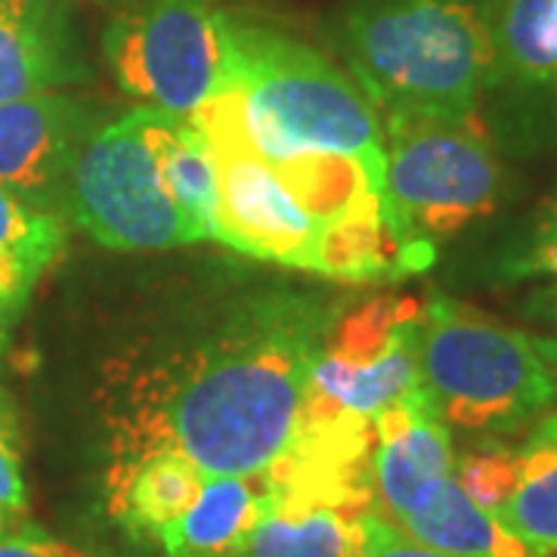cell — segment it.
<instances>
[{
  "mask_svg": "<svg viewBox=\"0 0 557 557\" xmlns=\"http://www.w3.org/2000/svg\"><path fill=\"white\" fill-rule=\"evenodd\" d=\"M332 319L300 298L255 300L146 369L119 418V458L174 449L201 474H263L298 437Z\"/></svg>",
  "mask_w": 557,
  "mask_h": 557,
  "instance_id": "obj_1",
  "label": "cell"
},
{
  "mask_svg": "<svg viewBox=\"0 0 557 557\" xmlns=\"http://www.w3.org/2000/svg\"><path fill=\"white\" fill-rule=\"evenodd\" d=\"M189 121L248 146L325 226L366 211L384 180V124L354 75L230 10L218 90Z\"/></svg>",
  "mask_w": 557,
  "mask_h": 557,
  "instance_id": "obj_2",
  "label": "cell"
},
{
  "mask_svg": "<svg viewBox=\"0 0 557 557\" xmlns=\"http://www.w3.org/2000/svg\"><path fill=\"white\" fill-rule=\"evenodd\" d=\"M335 40L381 119L483 112L493 78L483 0H350Z\"/></svg>",
  "mask_w": 557,
  "mask_h": 557,
  "instance_id": "obj_3",
  "label": "cell"
},
{
  "mask_svg": "<svg viewBox=\"0 0 557 557\" xmlns=\"http://www.w3.org/2000/svg\"><path fill=\"white\" fill-rule=\"evenodd\" d=\"M421 387L449 428L502 437L555 409L557 369L530 332L434 295L421 310Z\"/></svg>",
  "mask_w": 557,
  "mask_h": 557,
  "instance_id": "obj_4",
  "label": "cell"
},
{
  "mask_svg": "<svg viewBox=\"0 0 557 557\" xmlns=\"http://www.w3.org/2000/svg\"><path fill=\"white\" fill-rule=\"evenodd\" d=\"M381 124L384 193L406 242L434 251L508 199V168L480 115H384Z\"/></svg>",
  "mask_w": 557,
  "mask_h": 557,
  "instance_id": "obj_5",
  "label": "cell"
},
{
  "mask_svg": "<svg viewBox=\"0 0 557 557\" xmlns=\"http://www.w3.org/2000/svg\"><path fill=\"white\" fill-rule=\"evenodd\" d=\"M171 112L139 106L97 124L65 180V205L81 230L115 251L189 245L168 180L164 134Z\"/></svg>",
  "mask_w": 557,
  "mask_h": 557,
  "instance_id": "obj_6",
  "label": "cell"
},
{
  "mask_svg": "<svg viewBox=\"0 0 557 557\" xmlns=\"http://www.w3.org/2000/svg\"><path fill=\"white\" fill-rule=\"evenodd\" d=\"M102 53L127 97L193 119L223 72V10L218 0H131L106 25Z\"/></svg>",
  "mask_w": 557,
  "mask_h": 557,
  "instance_id": "obj_7",
  "label": "cell"
},
{
  "mask_svg": "<svg viewBox=\"0 0 557 557\" xmlns=\"http://www.w3.org/2000/svg\"><path fill=\"white\" fill-rule=\"evenodd\" d=\"M493 78L483 121L502 152L557 149V0H483Z\"/></svg>",
  "mask_w": 557,
  "mask_h": 557,
  "instance_id": "obj_8",
  "label": "cell"
},
{
  "mask_svg": "<svg viewBox=\"0 0 557 557\" xmlns=\"http://www.w3.org/2000/svg\"><path fill=\"white\" fill-rule=\"evenodd\" d=\"M218 161V218L214 239L255 260L325 273L329 230L285 180L248 146L230 137H208Z\"/></svg>",
  "mask_w": 557,
  "mask_h": 557,
  "instance_id": "obj_9",
  "label": "cell"
},
{
  "mask_svg": "<svg viewBox=\"0 0 557 557\" xmlns=\"http://www.w3.org/2000/svg\"><path fill=\"white\" fill-rule=\"evenodd\" d=\"M453 428L440 418L424 387L384 406L372 418V493L381 518L399 523L428 505L453 478Z\"/></svg>",
  "mask_w": 557,
  "mask_h": 557,
  "instance_id": "obj_10",
  "label": "cell"
},
{
  "mask_svg": "<svg viewBox=\"0 0 557 557\" xmlns=\"http://www.w3.org/2000/svg\"><path fill=\"white\" fill-rule=\"evenodd\" d=\"M94 131L97 112L75 94L50 90L0 102V186L50 208Z\"/></svg>",
  "mask_w": 557,
  "mask_h": 557,
  "instance_id": "obj_11",
  "label": "cell"
},
{
  "mask_svg": "<svg viewBox=\"0 0 557 557\" xmlns=\"http://www.w3.org/2000/svg\"><path fill=\"white\" fill-rule=\"evenodd\" d=\"M81 78H87V62L65 0H0V102Z\"/></svg>",
  "mask_w": 557,
  "mask_h": 557,
  "instance_id": "obj_12",
  "label": "cell"
},
{
  "mask_svg": "<svg viewBox=\"0 0 557 557\" xmlns=\"http://www.w3.org/2000/svg\"><path fill=\"white\" fill-rule=\"evenodd\" d=\"M375 518V508L270 490L267 511L236 557H359Z\"/></svg>",
  "mask_w": 557,
  "mask_h": 557,
  "instance_id": "obj_13",
  "label": "cell"
},
{
  "mask_svg": "<svg viewBox=\"0 0 557 557\" xmlns=\"http://www.w3.org/2000/svg\"><path fill=\"white\" fill-rule=\"evenodd\" d=\"M270 486L263 474L205 478L186 515L159 533L164 557H236L267 511Z\"/></svg>",
  "mask_w": 557,
  "mask_h": 557,
  "instance_id": "obj_14",
  "label": "cell"
},
{
  "mask_svg": "<svg viewBox=\"0 0 557 557\" xmlns=\"http://www.w3.org/2000/svg\"><path fill=\"white\" fill-rule=\"evenodd\" d=\"M208 474L174 449L119 458L109 474V511L134 536H156L201 493Z\"/></svg>",
  "mask_w": 557,
  "mask_h": 557,
  "instance_id": "obj_15",
  "label": "cell"
},
{
  "mask_svg": "<svg viewBox=\"0 0 557 557\" xmlns=\"http://www.w3.org/2000/svg\"><path fill=\"white\" fill-rule=\"evenodd\" d=\"M65 248V223L50 208L0 186V313L13 317Z\"/></svg>",
  "mask_w": 557,
  "mask_h": 557,
  "instance_id": "obj_16",
  "label": "cell"
},
{
  "mask_svg": "<svg viewBox=\"0 0 557 557\" xmlns=\"http://www.w3.org/2000/svg\"><path fill=\"white\" fill-rule=\"evenodd\" d=\"M496 518L536 557H557V412L518 446V483Z\"/></svg>",
  "mask_w": 557,
  "mask_h": 557,
  "instance_id": "obj_17",
  "label": "cell"
},
{
  "mask_svg": "<svg viewBox=\"0 0 557 557\" xmlns=\"http://www.w3.org/2000/svg\"><path fill=\"white\" fill-rule=\"evenodd\" d=\"M397 527L421 545L453 557H536L502 527V520L465 496L456 478L446 480L437 496Z\"/></svg>",
  "mask_w": 557,
  "mask_h": 557,
  "instance_id": "obj_18",
  "label": "cell"
},
{
  "mask_svg": "<svg viewBox=\"0 0 557 557\" xmlns=\"http://www.w3.org/2000/svg\"><path fill=\"white\" fill-rule=\"evenodd\" d=\"M453 478L465 496L496 518L518 483V446H508L498 437H480L456 456Z\"/></svg>",
  "mask_w": 557,
  "mask_h": 557,
  "instance_id": "obj_19",
  "label": "cell"
},
{
  "mask_svg": "<svg viewBox=\"0 0 557 557\" xmlns=\"http://www.w3.org/2000/svg\"><path fill=\"white\" fill-rule=\"evenodd\" d=\"M502 282H557V193L539 205L496 258Z\"/></svg>",
  "mask_w": 557,
  "mask_h": 557,
  "instance_id": "obj_20",
  "label": "cell"
},
{
  "mask_svg": "<svg viewBox=\"0 0 557 557\" xmlns=\"http://www.w3.org/2000/svg\"><path fill=\"white\" fill-rule=\"evenodd\" d=\"M28 508L25 478H22V446L16 416L0 394V520L13 523Z\"/></svg>",
  "mask_w": 557,
  "mask_h": 557,
  "instance_id": "obj_21",
  "label": "cell"
},
{
  "mask_svg": "<svg viewBox=\"0 0 557 557\" xmlns=\"http://www.w3.org/2000/svg\"><path fill=\"white\" fill-rule=\"evenodd\" d=\"M520 317L530 322L542 357L557 369V282H542L536 292L520 304Z\"/></svg>",
  "mask_w": 557,
  "mask_h": 557,
  "instance_id": "obj_22",
  "label": "cell"
},
{
  "mask_svg": "<svg viewBox=\"0 0 557 557\" xmlns=\"http://www.w3.org/2000/svg\"><path fill=\"white\" fill-rule=\"evenodd\" d=\"M0 557H90L81 548L62 542V539L47 536L35 527H22V530H7L0 533Z\"/></svg>",
  "mask_w": 557,
  "mask_h": 557,
  "instance_id": "obj_23",
  "label": "cell"
},
{
  "mask_svg": "<svg viewBox=\"0 0 557 557\" xmlns=\"http://www.w3.org/2000/svg\"><path fill=\"white\" fill-rule=\"evenodd\" d=\"M359 557H453L443 555L437 548H428L421 545L412 536H406L399 530L397 523H391L387 518H375V527H372V536H369V545Z\"/></svg>",
  "mask_w": 557,
  "mask_h": 557,
  "instance_id": "obj_24",
  "label": "cell"
},
{
  "mask_svg": "<svg viewBox=\"0 0 557 557\" xmlns=\"http://www.w3.org/2000/svg\"><path fill=\"white\" fill-rule=\"evenodd\" d=\"M3 347H7V317L0 313V354H3Z\"/></svg>",
  "mask_w": 557,
  "mask_h": 557,
  "instance_id": "obj_25",
  "label": "cell"
},
{
  "mask_svg": "<svg viewBox=\"0 0 557 557\" xmlns=\"http://www.w3.org/2000/svg\"><path fill=\"white\" fill-rule=\"evenodd\" d=\"M7 530H10V523H7V520H0V533H7Z\"/></svg>",
  "mask_w": 557,
  "mask_h": 557,
  "instance_id": "obj_26",
  "label": "cell"
}]
</instances>
